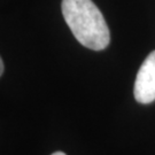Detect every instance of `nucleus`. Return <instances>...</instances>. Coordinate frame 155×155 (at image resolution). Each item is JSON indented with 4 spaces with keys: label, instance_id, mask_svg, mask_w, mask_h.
<instances>
[{
    "label": "nucleus",
    "instance_id": "f257e3e1",
    "mask_svg": "<svg viewBox=\"0 0 155 155\" xmlns=\"http://www.w3.org/2000/svg\"><path fill=\"white\" fill-rule=\"evenodd\" d=\"M61 7L64 21L83 46L101 51L109 45L108 25L92 0H62Z\"/></svg>",
    "mask_w": 155,
    "mask_h": 155
},
{
    "label": "nucleus",
    "instance_id": "f03ea898",
    "mask_svg": "<svg viewBox=\"0 0 155 155\" xmlns=\"http://www.w3.org/2000/svg\"><path fill=\"white\" fill-rule=\"evenodd\" d=\"M133 93L140 104H150L155 100V51L148 54L140 67Z\"/></svg>",
    "mask_w": 155,
    "mask_h": 155
},
{
    "label": "nucleus",
    "instance_id": "7ed1b4c3",
    "mask_svg": "<svg viewBox=\"0 0 155 155\" xmlns=\"http://www.w3.org/2000/svg\"><path fill=\"white\" fill-rule=\"evenodd\" d=\"M2 72H4V62H2L1 56H0V76L2 75Z\"/></svg>",
    "mask_w": 155,
    "mask_h": 155
},
{
    "label": "nucleus",
    "instance_id": "20e7f679",
    "mask_svg": "<svg viewBox=\"0 0 155 155\" xmlns=\"http://www.w3.org/2000/svg\"><path fill=\"white\" fill-rule=\"evenodd\" d=\"M52 155H66L64 153H62V152H55V153H53Z\"/></svg>",
    "mask_w": 155,
    "mask_h": 155
}]
</instances>
